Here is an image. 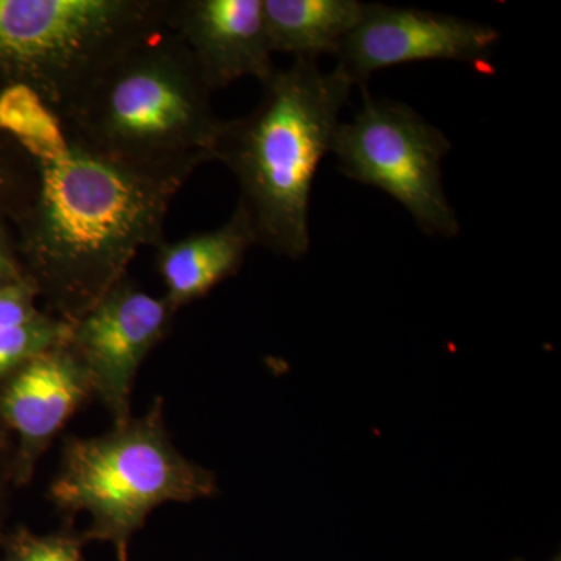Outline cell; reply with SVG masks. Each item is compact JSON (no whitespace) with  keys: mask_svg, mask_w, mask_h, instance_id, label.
<instances>
[{"mask_svg":"<svg viewBox=\"0 0 561 561\" xmlns=\"http://www.w3.org/2000/svg\"><path fill=\"white\" fill-rule=\"evenodd\" d=\"M65 131V130H62ZM39 187L11 224L25 278L44 311L77 323L127 276L142 247L160 245L169 208L203 158L157 168L114 161L62 136L35 154Z\"/></svg>","mask_w":561,"mask_h":561,"instance_id":"6da1fadb","label":"cell"},{"mask_svg":"<svg viewBox=\"0 0 561 561\" xmlns=\"http://www.w3.org/2000/svg\"><path fill=\"white\" fill-rule=\"evenodd\" d=\"M353 87L337 66L323 72L317 61L295 60L265 81L256 108L224 122L213 161L236 176L256 245L276 256L308 254L313 180Z\"/></svg>","mask_w":561,"mask_h":561,"instance_id":"7a4b0ae2","label":"cell"},{"mask_svg":"<svg viewBox=\"0 0 561 561\" xmlns=\"http://www.w3.org/2000/svg\"><path fill=\"white\" fill-rule=\"evenodd\" d=\"M210 95L191 51L164 28L111 62L60 122L70 138L114 161L209 162L225 122Z\"/></svg>","mask_w":561,"mask_h":561,"instance_id":"3957f363","label":"cell"},{"mask_svg":"<svg viewBox=\"0 0 561 561\" xmlns=\"http://www.w3.org/2000/svg\"><path fill=\"white\" fill-rule=\"evenodd\" d=\"M217 491V476L172 442L164 398L157 397L142 416L105 434L66 438L47 496L65 522L90 516L81 530L88 542H106L117 561H130L133 537L154 508L209 500Z\"/></svg>","mask_w":561,"mask_h":561,"instance_id":"277c9868","label":"cell"},{"mask_svg":"<svg viewBox=\"0 0 561 561\" xmlns=\"http://www.w3.org/2000/svg\"><path fill=\"white\" fill-rule=\"evenodd\" d=\"M171 0H0V98L35 94L61 119L95 79L165 28Z\"/></svg>","mask_w":561,"mask_h":561,"instance_id":"5b68a950","label":"cell"},{"mask_svg":"<svg viewBox=\"0 0 561 561\" xmlns=\"http://www.w3.org/2000/svg\"><path fill=\"white\" fill-rule=\"evenodd\" d=\"M331 151L343 175L386 192L424 234H459V217L443 187L451 142L411 106L365 95L356 116L339 125Z\"/></svg>","mask_w":561,"mask_h":561,"instance_id":"8992f818","label":"cell"},{"mask_svg":"<svg viewBox=\"0 0 561 561\" xmlns=\"http://www.w3.org/2000/svg\"><path fill=\"white\" fill-rule=\"evenodd\" d=\"M175 316L162 295L154 297L127 275L72 324L66 346L87 371L113 426L131 419L140 365L168 337Z\"/></svg>","mask_w":561,"mask_h":561,"instance_id":"52a82bcc","label":"cell"},{"mask_svg":"<svg viewBox=\"0 0 561 561\" xmlns=\"http://www.w3.org/2000/svg\"><path fill=\"white\" fill-rule=\"evenodd\" d=\"M501 33L481 22L408 9L364 3L356 27L343 41L337 68L351 83L371 73L420 61H460L483 68Z\"/></svg>","mask_w":561,"mask_h":561,"instance_id":"ba28073f","label":"cell"},{"mask_svg":"<svg viewBox=\"0 0 561 561\" xmlns=\"http://www.w3.org/2000/svg\"><path fill=\"white\" fill-rule=\"evenodd\" d=\"M87 371L68 346L44 351L0 382V424L14 438V483L31 485L62 427L92 400Z\"/></svg>","mask_w":561,"mask_h":561,"instance_id":"9c48e42d","label":"cell"},{"mask_svg":"<svg viewBox=\"0 0 561 561\" xmlns=\"http://www.w3.org/2000/svg\"><path fill=\"white\" fill-rule=\"evenodd\" d=\"M165 31L191 51L203 79L217 91L276 72L264 20V0H171Z\"/></svg>","mask_w":561,"mask_h":561,"instance_id":"30bf717a","label":"cell"},{"mask_svg":"<svg viewBox=\"0 0 561 561\" xmlns=\"http://www.w3.org/2000/svg\"><path fill=\"white\" fill-rule=\"evenodd\" d=\"M254 245L250 221L239 206L220 227L192 232L179 241H162L153 249L154 271L164 287L162 297L176 312L202 300L214 287L238 275Z\"/></svg>","mask_w":561,"mask_h":561,"instance_id":"8fae6325","label":"cell"},{"mask_svg":"<svg viewBox=\"0 0 561 561\" xmlns=\"http://www.w3.org/2000/svg\"><path fill=\"white\" fill-rule=\"evenodd\" d=\"M364 10L359 0H264V20L273 54L316 61L337 57L343 41Z\"/></svg>","mask_w":561,"mask_h":561,"instance_id":"7c38bea8","label":"cell"},{"mask_svg":"<svg viewBox=\"0 0 561 561\" xmlns=\"http://www.w3.org/2000/svg\"><path fill=\"white\" fill-rule=\"evenodd\" d=\"M38 187V161L0 128V216L13 224L31 206Z\"/></svg>","mask_w":561,"mask_h":561,"instance_id":"4fadbf2b","label":"cell"},{"mask_svg":"<svg viewBox=\"0 0 561 561\" xmlns=\"http://www.w3.org/2000/svg\"><path fill=\"white\" fill-rule=\"evenodd\" d=\"M72 324L44 311L35 320L0 332V382L44 351L66 345Z\"/></svg>","mask_w":561,"mask_h":561,"instance_id":"5bb4252c","label":"cell"},{"mask_svg":"<svg viewBox=\"0 0 561 561\" xmlns=\"http://www.w3.org/2000/svg\"><path fill=\"white\" fill-rule=\"evenodd\" d=\"M87 545L73 522H62L60 529L44 535L21 524L7 534L0 561H84Z\"/></svg>","mask_w":561,"mask_h":561,"instance_id":"9a60e30c","label":"cell"},{"mask_svg":"<svg viewBox=\"0 0 561 561\" xmlns=\"http://www.w3.org/2000/svg\"><path fill=\"white\" fill-rule=\"evenodd\" d=\"M38 294L28 279L18 280L0 289V332L22 327L44 312Z\"/></svg>","mask_w":561,"mask_h":561,"instance_id":"2e32d148","label":"cell"},{"mask_svg":"<svg viewBox=\"0 0 561 561\" xmlns=\"http://www.w3.org/2000/svg\"><path fill=\"white\" fill-rule=\"evenodd\" d=\"M13 490H18L14 483V438L0 424V556H2L3 540L9 534L7 519H9Z\"/></svg>","mask_w":561,"mask_h":561,"instance_id":"e0dca14e","label":"cell"},{"mask_svg":"<svg viewBox=\"0 0 561 561\" xmlns=\"http://www.w3.org/2000/svg\"><path fill=\"white\" fill-rule=\"evenodd\" d=\"M25 278L16 236L5 217L0 216V289Z\"/></svg>","mask_w":561,"mask_h":561,"instance_id":"ac0fdd59","label":"cell"},{"mask_svg":"<svg viewBox=\"0 0 561 561\" xmlns=\"http://www.w3.org/2000/svg\"><path fill=\"white\" fill-rule=\"evenodd\" d=\"M512 561H524V560L523 559H515V560H512ZM551 561H561L560 556L553 557V559Z\"/></svg>","mask_w":561,"mask_h":561,"instance_id":"d6986e66","label":"cell"}]
</instances>
